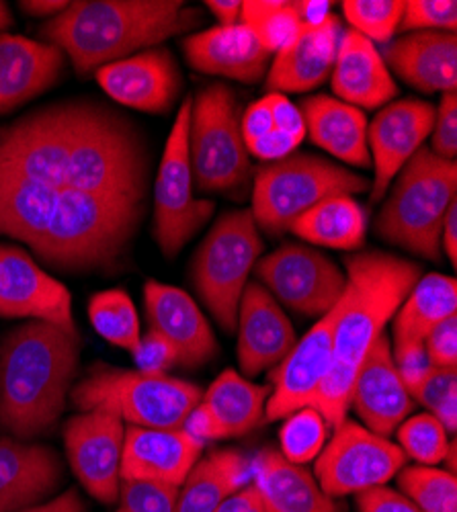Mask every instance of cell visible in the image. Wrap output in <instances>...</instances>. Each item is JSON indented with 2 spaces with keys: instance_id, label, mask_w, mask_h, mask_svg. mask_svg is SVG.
Instances as JSON below:
<instances>
[{
  "instance_id": "1",
  "label": "cell",
  "mask_w": 457,
  "mask_h": 512,
  "mask_svg": "<svg viewBox=\"0 0 457 512\" xmlns=\"http://www.w3.org/2000/svg\"><path fill=\"white\" fill-rule=\"evenodd\" d=\"M150 152L134 121L91 99L0 125V175L144 207Z\"/></svg>"
},
{
  "instance_id": "2",
  "label": "cell",
  "mask_w": 457,
  "mask_h": 512,
  "mask_svg": "<svg viewBox=\"0 0 457 512\" xmlns=\"http://www.w3.org/2000/svg\"><path fill=\"white\" fill-rule=\"evenodd\" d=\"M140 205L0 175V236L25 242L60 271L117 267L138 232Z\"/></svg>"
},
{
  "instance_id": "3",
  "label": "cell",
  "mask_w": 457,
  "mask_h": 512,
  "mask_svg": "<svg viewBox=\"0 0 457 512\" xmlns=\"http://www.w3.org/2000/svg\"><path fill=\"white\" fill-rule=\"evenodd\" d=\"M421 277L419 265L394 254L371 250L347 259V289L332 330V367L310 404L330 429L347 418L359 365Z\"/></svg>"
},
{
  "instance_id": "4",
  "label": "cell",
  "mask_w": 457,
  "mask_h": 512,
  "mask_svg": "<svg viewBox=\"0 0 457 512\" xmlns=\"http://www.w3.org/2000/svg\"><path fill=\"white\" fill-rule=\"evenodd\" d=\"M80 336L27 322L0 343V431L19 441L50 435L66 410Z\"/></svg>"
},
{
  "instance_id": "5",
  "label": "cell",
  "mask_w": 457,
  "mask_h": 512,
  "mask_svg": "<svg viewBox=\"0 0 457 512\" xmlns=\"http://www.w3.org/2000/svg\"><path fill=\"white\" fill-rule=\"evenodd\" d=\"M197 19L181 0H78L41 33L78 74H91L193 29Z\"/></svg>"
},
{
  "instance_id": "6",
  "label": "cell",
  "mask_w": 457,
  "mask_h": 512,
  "mask_svg": "<svg viewBox=\"0 0 457 512\" xmlns=\"http://www.w3.org/2000/svg\"><path fill=\"white\" fill-rule=\"evenodd\" d=\"M455 201V160H445L423 146L402 166L373 228L388 244L439 261L443 224Z\"/></svg>"
},
{
  "instance_id": "7",
  "label": "cell",
  "mask_w": 457,
  "mask_h": 512,
  "mask_svg": "<svg viewBox=\"0 0 457 512\" xmlns=\"http://www.w3.org/2000/svg\"><path fill=\"white\" fill-rule=\"evenodd\" d=\"M201 396L191 381L171 373L130 371L103 363L93 365L70 392L80 412L105 408L123 424L142 429H183Z\"/></svg>"
},
{
  "instance_id": "8",
  "label": "cell",
  "mask_w": 457,
  "mask_h": 512,
  "mask_svg": "<svg viewBox=\"0 0 457 512\" xmlns=\"http://www.w3.org/2000/svg\"><path fill=\"white\" fill-rule=\"evenodd\" d=\"M371 187V181L310 152H294L271 162L255 177L253 218L257 228L271 236L289 232L292 224L335 195H355Z\"/></svg>"
},
{
  "instance_id": "9",
  "label": "cell",
  "mask_w": 457,
  "mask_h": 512,
  "mask_svg": "<svg viewBox=\"0 0 457 512\" xmlns=\"http://www.w3.org/2000/svg\"><path fill=\"white\" fill-rule=\"evenodd\" d=\"M263 252L251 209L228 211L207 232L193 259V283L218 326L236 332L240 297Z\"/></svg>"
},
{
  "instance_id": "10",
  "label": "cell",
  "mask_w": 457,
  "mask_h": 512,
  "mask_svg": "<svg viewBox=\"0 0 457 512\" xmlns=\"http://www.w3.org/2000/svg\"><path fill=\"white\" fill-rule=\"evenodd\" d=\"M240 119L242 107L226 84H212L191 101L189 162L201 193H232L246 183L251 162Z\"/></svg>"
},
{
  "instance_id": "11",
  "label": "cell",
  "mask_w": 457,
  "mask_h": 512,
  "mask_svg": "<svg viewBox=\"0 0 457 512\" xmlns=\"http://www.w3.org/2000/svg\"><path fill=\"white\" fill-rule=\"evenodd\" d=\"M191 101L185 99L166 140L154 181V238L164 256H173L214 216V203L193 197L189 162Z\"/></svg>"
},
{
  "instance_id": "12",
  "label": "cell",
  "mask_w": 457,
  "mask_h": 512,
  "mask_svg": "<svg viewBox=\"0 0 457 512\" xmlns=\"http://www.w3.org/2000/svg\"><path fill=\"white\" fill-rule=\"evenodd\" d=\"M404 451L345 418L332 429L330 441L314 459V478L330 498H343L371 488L386 486L406 465Z\"/></svg>"
},
{
  "instance_id": "13",
  "label": "cell",
  "mask_w": 457,
  "mask_h": 512,
  "mask_svg": "<svg viewBox=\"0 0 457 512\" xmlns=\"http://www.w3.org/2000/svg\"><path fill=\"white\" fill-rule=\"evenodd\" d=\"M253 271L277 302L306 318L326 316L347 289V275L326 254L302 244L279 246Z\"/></svg>"
},
{
  "instance_id": "14",
  "label": "cell",
  "mask_w": 457,
  "mask_h": 512,
  "mask_svg": "<svg viewBox=\"0 0 457 512\" xmlns=\"http://www.w3.org/2000/svg\"><path fill=\"white\" fill-rule=\"evenodd\" d=\"M126 424L105 408L85 410L64 424L68 465L80 486L101 504H117Z\"/></svg>"
},
{
  "instance_id": "15",
  "label": "cell",
  "mask_w": 457,
  "mask_h": 512,
  "mask_svg": "<svg viewBox=\"0 0 457 512\" xmlns=\"http://www.w3.org/2000/svg\"><path fill=\"white\" fill-rule=\"evenodd\" d=\"M0 318H29L78 336L70 291L29 252L0 244Z\"/></svg>"
},
{
  "instance_id": "16",
  "label": "cell",
  "mask_w": 457,
  "mask_h": 512,
  "mask_svg": "<svg viewBox=\"0 0 457 512\" xmlns=\"http://www.w3.org/2000/svg\"><path fill=\"white\" fill-rule=\"evenodd\" d=\"M435 121V107L419 99H402L388 103L367 123V146L376 177L371 181L369 199L378 203L402 166L423 148L431 136Z\"/></svg>"
},
{
  "instance_id": "17",
  "label": "cell",
  "mask_w": 457,
  "mask_h": 512,
  "mask_svg": "<svg viewBox=\"0 0 457 512\" xmlns=\"http://www.w3.org/2000/svg\"><path fill=\"white\" fill-rule=\"evenodd\" d=\"M341 302L322 316L287 357L271 371V394L265 404L267 420H281L306 408L316 398L332 367V330Z\"/></svg>"
},
{
  "instance_id": "18",
  "label": "cell",
  "mask_w": 457,
  "mask_h": 512,
  "mask_svg": "<svg viewBox=\"0 0 457 512\" xmlns=\"http://www.w3.org/2000/svg\"><path fill=\"white\" fill-rule=\"evenodd\" d=\"M238 363L246 377L277 367L298 343V334L275 297L248 281L238 306Z\"/></svg>"
},
{
  "instance_id": "19",
  "label": "cell",
  "mask_w": 457,
  "mask_h": 512,
  "mask_svg": "<svg viewBox=\"0 0 457 512\" xmlns=\"http://www.w3.org/2000/svg\"><path fill=\"white\" fill-rule=\"evenodd\" d=\"M351 408L365 429L386 439L396 433L398 426L414 410V400L396 369L392 343L386 332L373 343L357 369Z\"/></svg>"
},
{
  "instance_id": "20",
  "label": "cell",
  "mask_w": 457,
  "mask_h": 512,
  "mask_svg": "<svg viewBox=\"0 0 457 512\" xmlns=\"http://www.w3.org/2000/svg\"><path fill=\"white\" fill-rule=\"evenodd\" d=\"M144 308L148 328L175 347L181 367L197 369L218 355V340L210 322L183 289L150 279L144 285Z\"/></svg>"
},
{
  "instance_id": "21",
  "label": "cell",
  "mask_w": 457,
  "mask_h": 512,
  "mask_svg": "<svg viewBox=\"0 0 457 512\" xmlns=\"http://www.w3.org/2000/svg\"><path fill=\"white\" fill-rule=\"evenodd\" d=\"M203 441L185 429L126 426L121 453V480L181 488L203 455Z\"/></svg>"
},
{
  "instance_id": "22",
  "label": "cell",
  "mask_w": 457,
  "mask_h": 512,
  "mask_svg": "<svg viewBox=\"0 0 457 512\" xmlns=\"http://www.w3.org/2000/svg\"><path fill=\"white\" fill-rule=\"evenodd\" d=\"M101 89L119 105L144 113L171 109L181 91V74L169 50H144L97 70Z\"/></svg>"
},
{
  "instance_id": "23",
  "label": "cell",
  "mask_w": 457,
  "mask_h": 512,
  "mask_svg": "<svg viewBox=\"0 0 457 512\" xmlns=\"http://www.w3.org/2000/svg\"><path fill=\"white\" fill-rule=\"evenodd\" d=\"M62 476L64 465L56 449L0 437V512H21L48 502Z\"/></svg>"
},
{
  "instance_id": "24",
  "label": "cell",
  "mask_w": 457,
  "mask_h": 512,
  "mask_svg": "<svg viewBox=\"0 0 457 512\" xmlns=\"http://www.w3.org/2000/svg\"><path fill=\"white\" fill-rule=\"evenodd\" d=\"M343 37L341 19L330 15L318 27H302L296 39L275 54L269 74V93H306L330 76Z\"/></svg>"
},
{
  "instance_id": "25",
  "label": "cell",
  "mask_w": 457,
  "mask_h": 512,
  "mask_svg": "<svg viewBox=\"0 0 457 512\" xmlns=\"http://www.w3.org/2000/svg\"><path fill=\"white\" fill-rule=\"evenodd\" d=\"M390 72L421 93H455L457 39L445 31L406 33L386 46L382 54Z\"/></svg>"
},
{
  "instance_id": "26",
  "label": "cell",
  "mask_w": 457,
  "mask_h": 512,
  "mask_svg": "<svg viewBox=\"0 0 457 512\" xmlns=\"http://www.w3.org/2000/svg\"><path fill=\"white\" fill-rule=\"evenodd\" d=\"M183 52L195 70L246 84L259 82L271 62V54L257 35L242 23L189 35L183 41Z\"/></svg>"
},
{
  "instance_id": "27",
  "label": "cell",
  "mask_w": 457,
  "mask_h": 512,
  "mask_svg": "<svg viewBox=\"0 0 457 512\" xmlns=\"http://www.w3.org/2000/svg\"><path fill=\"white\" fill-rule=\"evenodd\" d=\"M64 70V54L44 41L0 33V113L46 93Z\"/></svg>"
},
{
  "instance_id": "28",
  "label": "cell",
  "mask_w": 457,
  "mask_h": 512,
  "mask_svg": "<svg viewBox=\"0 0 457 512\" xmlns=\"http://www.w3.org/2000/svg\"><path fill=\"white\" fill-rule=\"evenodd\" d=\"M330 76L339 101L361 111L386 107L398 95L396 80L376 44L353 29H347L341 37Z\"/></svg>"
},
{
  "instance_id": "29",
  "label": "cell",
  "mask_w": 457,
  "mask_h": 512,
  "mask_svg": "<svg viewBox=\"0 0 457 512\" xmlns=\"http://www.w3.org/2000/svg\"><path fill=\"white\" fill-rule=\"evenodd\" d=\"M251 482L265 512H341L335 498L322 492L304 465L287 461L277 449H263L251 461Z\"/></svg>"
},
{
  "instance_id": "30",
  "label": "cell",
  "mask_w": 457,
  "mask_h": 512,
  "mask_svg": "<svg viewBox=\"0 0 457 512\" xmlns=\"http://www.w3.org/2000/svg\"><path fill=\"white\" fill-rule=\"evenodd\" d=\"M306 134L324 152L335 158L367 168L371 166L367 146V117L361 109L351 107L335 97L316 95L302 103Z\"/></svg>"
},
{
  "instance_id": "31",
  "label": "cell",
  "mask_w": 457,
  "mask_h": 512,
  "mask_svg": "<svg viewBox=\"0 0 457 512\" xmlns=\"http://www.w3.org/2000/svg\"><path fill=\"white\" fill-rule=\"evenodd\" d=\"M251 484V461L234 449L199 457L177 496V512H214L228 496Z\"/></svg>"
},
{
  "instance_id": "32",
  "label": "cell",
  "mask_w": 457,
  "mask_h": 512,
  "mask_svg": "<svg viewBox=\"0 0 457 512\" xmlns=\"http://www.w3.org/2000/svg\"><path fill=\"white\" fill-rule=\"evenodd\" d=\"M453 314H457L455 279L439 273L421 277L394 314V349L423 345L429 332Z\"/></svg>"
},
{
  "instance_id": "33",
  "label": "cell",
  "mask_w": 457,
  "mask_h": 512,
  "mask_svg": "<svg viewBox=\"0 0 457 512\" xmlns=\"http://www.w3.org/2000/svg\"><path fill=\"white\" fill-rule=\"evenodd\" d=\"M269 394L271 386H257L244 375L226 369L201 396V402L218 418L226 439H232L257 429L265 418Z\"/></svg>"
},
{
  "instance_id": "34",
  "label": "cell",
  "mask_w": 457,
  "mask_h": 512,
  "mask_svg": "<svg viewBox=\"0 0 457 512\" xmlns=\"http://www.w3.org/2000/svg\"><path fill=\"white\" fill-rule=\"evenodd\" d=\"M365 230V211L351 195L320 201L289 228L306 242L337 250H357L365 240Z\"/></svg>"
},
{
  "instance_id": "35",
  "label": "cell",
  "mask_w": 457,
  "mask_h": 512,
  "mask_svg": "<svg viewBox=\"0 0 457 512\" xmlns=\"http://www.w3.org/2000/svg\"><path fill=\"white\" fill-rule=\"evenodd\" d=\"M89 320L107 343L128 353H136L142 340L138 310L123 289L99 291L89 302Z\"/></svg>"
},
{
  "instance_id": "36",
  "label": "cell",
  "mask_w": 457,
  "mask_h": 512,
  "mask_svg": "<svg viewBox=\"0 0 457 512\" xmlns=\"http://www.w3.org/2000/svg\"><path fill=\"white\" fill-rule=\"evenodd\" d=\"M240 23L257 35L271 56L292 44L302 29L294 3L287 0H246L242 3Z\"/></svg>"
},
{
  "instance_id": "37",
  "label": "cell",
  "mask_w": 457,
  "mask_h": 512,
  "mask_svg": "<svg viewBox=\"0 0 457 512\" xmlns=\"http://www.w3.org/2000/svg\"><path fill=\"white\" fill-rule=\"evenodd\" d=\"M402 494L423 512H457L455 474L435 465H404L398 472Z\"/></svg>"
},
{
  "instance_id": "38",
  "label": "cell",
  "mask_w": 457,
  "mask_h": 512,
  "mask_svg": "<svg viewBox=\"0 0 457 512\" xmlns=\"http://www.w3.org/2000/svg\"><path fill=\"white\" fill-rule=\"evenodd\" d=\"M328 431L330 426L316 408L306 406L292 412L283 418L279 431L281 455L298 465L314 461L326 445Z\"/></svg>"
},
{
  "instance_id": "39",
  "label": "cell",
  "mask_w": 457,
  "mask_h": 512,
  "mask_svg": "<svg viewBox=\"0 0 457 512\" xmlns=\"http://www.w3.org/2000/svg\"><path fill=\"white\" fill-rule=\"evenodd\" d=\"M398 447L406 457L421 465H439L445 461L449 451V435L443 424L429 412L408 416L398 429Z\"/></svg>"
},
{
  "instance_id": "40",
  "label": "cell",
  "mask_w": 457,
  "mask_h": 512,
  "mask_svg": "<svg viewBox=\"0 0 457 512\" xmlns=\"http://www.w3.org/2000/svg\"><path fill=\"white\" fill-rule=\"evenodd\" d=\"M341 7L351 29L371 44H390L404 13L402 0H345Z\"/></svg>"
},
{
  "instance_id": "41",
  "label": "cell",
  "mask_w": 457,
  "mask_h": 512,
  "mask_svg": "<svg viewBox=\"0 0 457 512\" xmlns=\"http://www.w3.org/2000/svg\"><path fill=\"white\" fill-rule=\"evenodd\" d=\"M414 404H421L435 416L449 437L457 431V367H433L412 394Z\"/></svg>"
},
{
  "instance_id": "42",
  "label": "cell",
  "mask_w": 457,
  "mask_h": 512,
  "mask_svg": "<svg viewBox=\"0 0 457 512\" xmlns=\"http://www.w3.org/2000/svg\"><path fill=\"white\" fill-rule=\"evenodd\" d=\"M457 29V3L455 0H410L404 3V13L398 31H445Z\"/></svg>"
},
{
  "instance_id": "43",
  "label": "cell",
  "mask_w": 457,
  "mask_h": 512,
  "mask_svg": "<svg viewBox=\"0 0 457 512\" xmlns=\"http://www.w3.org/2000/svg\"><path fill=\"white\" fill-rule=\"evenodd\" d=\"M179 488L121 480L117 512H177Z\"/></svg>"
},
{
  "instance_id": "44",
  "label": "cell",
  "mask_w": 457,
  "mask_h": 512,
  "mask_svg": "<svg viewBox=\"0 0 457 512\" xmlns=\"http://www.w3.org/2000/svg\"><path fill=\"white\" fill-rule=\"evenodd\" d=\"M431 152L445 160L457 156V95H441L439 109H435V121L431 130Z\"/></svg>"
},
{
  "instance_id": "45",
  "label": "cell",
  "mask_w": 457,
  "mask_h": 512,
  "mask_svg": "<svg viewBox=\"0 0 457 512\" xmlns=\"http://www.w3.org/2000/svg\"><path fill=\"white\" fill-rule=\"evenodd\" d=\"M136 369L144 373H169L179 365V355L175 347L162 334L148 328L142 336L138 351L132 355Z\"/></svg>"
},
{
  "instance_id": "46",
  "label": "cell",
  "mask_w": 457,
  "mask_h": 512,
  "mask_svg": "<svg viewBox=\"0 0 457 512\" xmlns=\"http://www.w3.org/2000/svg\"><path fill=\"white\" fill-rule=\"evenodd\" d=\"M423 345L433 367H457V314L437 324Z\"/></svg>"
},
{
  "instance_id": "47",
  "label": "cell",
  "mask_w": 457,
  "mask_h": 512,
  "mask_svg": "<svg viewBox=\"0 0 457 512\" xmlns=\"http://www.w3.org/2000/svg\"><path fill=\"white\" fill-rule=\"evenodd\" d=\"M392 357L396 363V369L402 377V383L406 386L408 394H412L421 386V381L429 375L433 369L425 345H412L404 349H392ZM412 398V396H410Z\"/></svg>"
},
{
  "instance_id": "48",
  "label": "cell",
  "mask_w": 457,
  "mask_h": 512,
  "mask_svg": "<svg viewBox=\"0 0 457 512\" xmlns=\"http://www.w3.org/2000/svg\"><path fill=\"white\" fill-rule=\"evenodd\" d=\"M355 502L359 512H423L402 492H396L386 486H378V488L355 494Z\"/></svg>"
},
{
  "instance_id": "49",
  "label": "cell",
  "mask_w": 457,
  "mask_h": 512,
  "mask_svg": "<svg viewBox=\"0 0 457 512\" xmlns=\"http://www.w3.org/2000/svg\"><path fill=\"white\" fill-rule=\"evenodd\" d=\"M183 429L193 435L195 439L199 441H220V439H226L222 426L218 422V418L212 414V410L207 408L201 400L197 402V406L189 412Z\"/></svg>"
},
{
  "instance_id": "50",
  "label": "cell",
  "mask_w": 457,
  "mask_h": 512,
  "mask_svg": "<svg viewBox=\"0 0 457 512\" xmlns=\"http://www.w3.org/2000/svg\"><path fill=\"white\" fill-rule=\"evenodd\" d=\"M214 512H265V506L257 486L251 482L228 496Z\"/></svg>"
},
{
  "instance_id": "51",
  "label": "cell",
  "mask_w": 457,
  "mask_h": 512,
  "mask_svg": "<svg viewBox=\"0 0 457 512\" xmlns=\"http://www.w3.org/2000/svg\"><path fill=\"white\" fill-rule=\"evenodd\" d=\"M21 512H87V504L82 502L80 494L74 488H70V490L50 498L44 504L31 506V508L21 510Z\"/></svg>"
},
{
  "instance_id": "52",
  "label": "cell",
  "mask_w": 457,
  "mask_h": 512,
  "mask_svg": "<svg viewBox=\"0 0 457 512\" xmlns=\"http://www.w3.org/2000/svg\"><path fill=\"white\" fill-rule=\"evenodd\" d=\"M294 9L302 27H318L332 15V3L328 0H296Z\"/></svg>"
},
{
  "instance_id": "53",
  "label": "cell",
  "mask_w": 457,
  "mask_h": 512,
  "mask_svg": "<svg viewBox=\"0 0 457 512\" xmlns=\"http://www.w3.org/2000/svg\"><path fill=\"white\" fill-rule=\"evenodd\" d=\"M441 250L447 254L449 263L455 267L457 261V201L449 207L441 232Z\"/></svg>"
},
{
  "instance_id": "54",
  "label": "cell",
  "mask_w": 457,
  "mask_h": 512,
  "mask_svg": "<svg viewBox=\"0 0 457 512\" xmlns=\"http://www.w3.org/2000/svg\"><path fill=\"white\" fill-rule=\"evenodd\" d=\"M205 7L214 13V17L220 21V27H232L240 23L242 3H238V0H207Z\"/></svg>"
},
{
  "instance_id": "55",
  "label": "cell",
  "mask_w": 457,
  "mask_h": 512,
  "mask_svg": "<svg viewBox=\"0 0 457 512\" xmlns=\"http://www.w3.org/2000/svg\"><path fill=\"white\" fill-rule=\"evenodd\" d=\"M70 3H66V0H23V3H19V7L31 15H60L62 11L68 9Z\"/></svg>"
},
{
  "instance_id": "56",
  "label": "cell",
  "mask_w": 457,
  "mask_h": 512,
  "mask_svg": "<svg viewBox=\"0 0 457 512\" xmlns=\"http://www.w3.org/2000/svg\"><path fill=\"white\" fill-rule=\"evenodd\" d=\"M11 25H13L11 9L5 3H0V33H3L5 29H9Z\"/></svg>"
}]
</instances>
